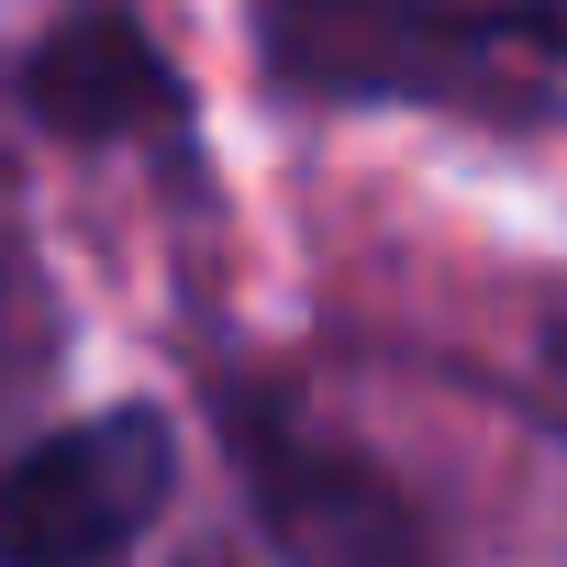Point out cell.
I'll return each instance as SVG.
<instances>
[{
  "mask_svg": "<svg viewBox=\"0 0 567 567\" xmlns=\"http://www.w3.org/2000/svg\"><path fill=\"white\" fill-rule=\"evenodd\" d=\"M178 489V423L156 401L79 412L0 456V567H112L134 534H156Z\"/></svg>",
  "mask_w": 567,
  "mask_h": 567,
  "instance_id": "1",
  "label": "cell"
},
{
  "mask_svg": "<svg viewBox=\"0 0 567 567\" xmlns=\"http://www.w3.org/2000/svg\"><path fill=\"white\" fill-rule=\"evenodd\" d=\"M212 412H223V445H234V467H245L267 534L290 545V567H445L423 501H412L390 467H368L357 445L301 434L290 412H278L267 390H245V379H234Z\"/></svg>",
  "mask_w": 567,
  "mask_h": 567,
  "instance_id": "2",
  "label": "cell"
},
{
  "mask_svg": "<svg viewBox=\"0 0 567 567\" xmlns=\"http://www.w3.org/2000/svg\"><path fill=\"white\" fill-rule=\"evenodd\" d=\"M23 112L56 145H156L189 123V79L156 56V34L123 12V0H79L23 45Z\"/></svg>",
  "mask_w": 567,
  "mask_h": 567,
  "instance_id": "3",
  "label": "cell"
},
{
  "mask_svg": "<svg viewBox=\"0 0 567 567\" xmlns=\"http://www.w3.org/2000/svg\"><path fill=\"white\" fill-rule=\"evenodd\" d=\"M0 290H12V256H0Z\"/></svg>",
  "mask_w": 567,
  "mask_h": 567,
  "instance_id": "4",
  "label": "cell"
}]
</instances>
